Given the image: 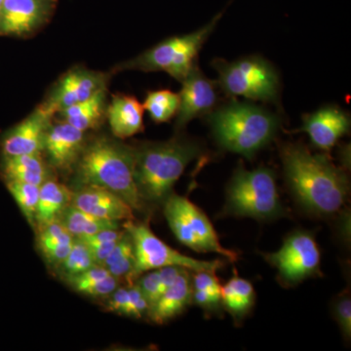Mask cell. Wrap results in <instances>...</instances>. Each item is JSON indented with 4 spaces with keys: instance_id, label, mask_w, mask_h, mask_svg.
Segmentation results:
<instances>
[{
    "instance_id": "26",
    "label": "cell",
    "mask_w": 351,
    "mask_h": 351,
    "mask_svg": "<svg viewBox=\"0 0 351 351\" xmlns=\"http://www.w3.org/2000/svg\"><path fill=\"white\" fill-rule=\"evenodd\" d=\"M179 106V94L170 90H157L147 94L143 107L156 123H165L177 114Z\"/></svg>"
},
{
    "instance_id": "2",
    "label": "cell",
    "mask_w": 351,
    "mask_h": 351,
    "mask_svg": "<svg viewBox=\"0 0 351 351\" xmlns=\"http://www.w3.org/2000/svg\"><path fill=\"white\" fill-rule=\"evenodd\" d=\"M201 152L197 143L184 138L134 147V177L144 204H163L186 166Z\"/></svg>"
},
{
    "instance_id": "29",
    "label": "cell",
    "mask_w": 351,
    "mask_h": 351,
    "mask_svg": "<svg viewBox=\"0 0 351 351\" xmlns=\"http://www.w3.org/2000/svg\"><path fill=\"white\" fill-rule=\"evenodd\" d=\"M119 285V279L115 278L112 274L106 277V278L100 279V280L93 281L84 284L75 288V292L80 294L87 295V297L96 298H107L108 295L112 294Z\"/></svg>"
},
{
    "instance_id": "35",
    "label": "cell",
    "mask_w": 351,
    "mask_h": 351,
    "mask_svg": "<svg viewBox=\"0 0 351 351\" xmlns=\"http://www.w3.org/2000/svg\"><path fill=\"white\" fill-rule=\"evenodd\" d=\"M193 302H195L196 306L202 307L208 313L218 311L219 306H221V300L212 297V295L207 294L204 291L193 290Z\"/></svg>"
},
{
    "instance_id": "36",
    "label": "cell",
    "mask_w": 351,
    "mask_h": 351,
    "mask_svg": "<svg viewBox=\"0 0 351 351\" xmlns=\"http://www.w3.org/2000/svg\"><path fill=\"white\" fill-rule=\"evenodd\" d=\"M184 267H161L158 270L159 280H160L161 288H162V293L166 289L169 288L173 284L177 281L179 276H181L182 271H184Z\"/></svg>"
},
{
    "instance_id": "10",
    "label": "cell",
    "mask_w": 351,
    "mask_h": 351,
    "mask_svg": "<svg viewBox=\"0 0 351 351\" xmlns=\"http://www.w3.org/2000/svg\"><path fill=\"white\" fill-rule=\"evenodd\" d=\"M263 256L285 285H297L320 274L319 248L313 233L306 230L291 233L278 251Z\"/></svg>"
},
{
    "instance_id": "30",
    "label": "cell",
    "mask_w": 351,
    "mask_h": 351,
    "mask_svg": "<svg viewBox=\"0 0 351 351\" xmlns=\"http://www.w3.org/2000/svg\"><path fill=\"white\" fill-rule=\"evenodd\" d=\"M138 277L140 278L136 284L144 294L145 299L149 302V309H151L152 306L158 300V298L160 297V295L162 294L158 270H149V271H147V274H141Z\"/></svg>"
},
{
    "instance_id": "34",
    "label": "cell",
    "mask_w": 351,
    "mask_h": 351,
    "mask_svg": "<svg viewBox=\"0 0 351 351\" xmlns=\"http://www.w3.org/2000/svg\"><path fill=\"white\" fill-rule=\"evenodd\" d=\"M105 309L110 313L126 315L127 307L129 302V287H117L112 293L105 298Z\"/></svg>"
},
{
    "instance_id": "14",
    "label": "cell",
    "mask_w": 351,
    "mask_h": 351,
    "mask_svg": "<svg viewBox=\"0 0 351 351\" xmlns=\"http://www.w3.org/2000/svg\"><path fill=\"white\" fill-rule=\"evenodd\" d=\"M49 0H4L0 34L24 36L38 29L49 13Z\"/></svg>"
},
{
    "instance_id": "25",
    "label": "cell",
    "mask_w": 351,
    "mask_h": 351,
    "mask_svg": "<svg viewBox=\"0 0 351 351\" xmlns=\"http://www.w3.org/2000/svg\"><path fill=\"white\" fill-rule=\"evenodd\" d=\"M135 253L130 234L126 232L117 242L103 267L115 278H126L133 282V271L135 269Z\"/></svg>"
},
{
    "instance_id": "32",
    "label": "cell",
    "mask_w": 351,
    "mask_h": 351,
    "mask_svg": "<svg viewBox=\"0 0 351 351\" xmlns=\"http://www.w3.org/2000/svg\"><path fill=\"white\" fill-rule=\"evenodd\" d=\"M191 282L193 290L204 291L212 297L221 300V285L215 272L196 271L193 274Z\"/></svg>"
},
{
    "instance_id": "21",
    "label": "cell",
    "mask_w": 351,
    "mask_h": 351,
    "mask_svg": "<svg viewBox=\"0 0 351 351\" xmlns=\"http://www.w3.org/2000/svg\"><path fill=\"white\" fill-rule=\"evenodd\" d=\"M2 175L6 182H27L41 186L48 179L41 154L4 156Z\"/></svg>"
},
{
    "instance_id": "27",
    "label": "cell",
    "mask_w": 351,
    "mask_h": 351,
    "mask_svg": "<svg viewBox=\"0 0 351 351\" xmlns=\"http://www.w3.org/2000/svg\"><path fill=\"white\" fill-rule=\"evenodd\" d=\"M94 265L96 263L87 245L75 239L66 257L53 269L60 278L66 279L69 276L82 274Z\"/></svg>"
},
{
    "instance_id": "1",
    "label": "cell",
    "mask_w": 351,
    "mask_h": 351,
    "mask_svg": "<svg viewBox=\"0 0 351 351\" xmlns=\"http://www.w3.org/2000/svg\"><path fill=\"white\" fill-rule=\"evenodd\" d=\"M281 158L289 188L304 209L321 216L339 211L350 191L345 171L302 145H284Z\"/></svg>"
},
{
    "instance_id": "31",
    "label": "cell",
    "mask_w": 351,
    "mask_h": 351,
    "mask_svg": "<svg viewBox=\"0 0 351 351\" xmlns=\"http://www.w3.org/2000/svg\"><path fill=\"white\" fill-rule=\"evenodd\" d=\"M332 314L346 339L351 336V300L350 295H339L332 306Z\"/></svg>"
},
{
    "instance_id": "37",
    "label": "cell",
    "mask_w": 351,
    "mask_h": 351,
    "mask_svg": "<svg viewBox=\"0 0 351 351\" xmlns=\"http://www.w3.org/2000/svg\"><path fill=\"white\" fill-rule=\"evenodd\" d=\"M4 0H0V9H1L2 3H3Z\"/></svg>"
},
{
    "instance_id": "9",
    "label": "cell",
    "mask_w": 351,
    "mask_h": 351,
    "mask_svg": "<svg viewBox=\"0 0 351 351\" xmlns=\"http://www.w3.org/2000/svg\"><path fill=\"white\" fill-rule=\"evenodd\" d=\"M214 66L226 94L255 101H272L278 94L276 69L262 58H243L232 63L217 60Z\"/></svg>"
},
{
    "instance_id": "19",
    "label": "cell",
    "mask_w": 351,
    "mask_h": 351,
    "mask_svg": "<svg viewBox=\"0 0 351 351\" xmlns=\"http://www.w3.org/2000/svg\"><path fill=\"white\" fill-rule=\"evenodd\" d=\"M73 191L56 180L47 179L39 189V197L36 213V228L59 219L64 210L71 204Z\"/></svg>"
},
{
    "instance_id": "7",
    "label": "cell",
    "mask_w": 351,
    "mask_h": 351,
    "mask_svg": "<svg viewBox=\"0 0 351 351\" xmlns=\"http://www.w3.org/2000/svg\"><path fill=\"white\" fill-rule=\"evenodd\" d=\"M164 216L171 230L184 246L200 253H217L235 262L237 252L223 247L206 215L184 196L171 193L164 201Z\"/></svg>"
},
{
    "instance_id": "11",
    "label": "cell",
    "mask_w": 351,
    "mask_h": 351,
    "mask_svg": "<svg viewBox=\"0 0 351 351\" xmlns=\"http://www.w3.org/2000/svg\"><path fill=\"white\" fill-rule=\"evenodd\" d=\"M53 113L45 105L41 106L9 132L2 142L4 156L41 154Z\"/></svg>"
},
{
    "instance_id": "16",
    "label": "cell",
    "mask_w": 351,
    "mask_h": 351,
    "mask_svg": "<svg viewBox=\"0 0 351 351\" xmlns=\"http://www.w3.org/2000/svg\"><path fill=\"white\" fill-rule=\"evenodd\" d=\"M350 129V120L346 112L339 108L327 107L306 115L300 131L308 134L316 147L329 152Z\"/></svg>"
},
{
    "instance_id": "24",
    "label": "cell",
    "mask_w": 351,
    "mask_h": 351,
    "mask_svg": "<svg viewBox=\"0 0 351 351\" xmlns=\"http://www.w3.org/2000/svg\"><path fill=\"white\" fill-rule=\"evenodd\" d=\"M59 221L75 239H85L108 228H120L119 223L117 221L97 218L73 204H69L64 210Z\"/></svg>"
},
{
    "instance_id": "20",
    "label": "cell",
    "mask_w": 351,
    "mask_h": 351,
    "mask_svg": "<svg viewBox=\"0 0 351 351\" xmlns=\"http://www.w3.org/2000/svg\"><path fill=\"white\" fill-rule=\"evenodd\" d=\"M75 237L57 219L38 230V247L50 267H57L71 251Z\"/></svg>"
},
{
    "instance_id": "8",
    "label": "cell",
    "mask_w": 351,
    "mask_h": 351,
    "mask_svg": "<svg viewBox=\"0 0 351 351\" xmlns=\"http://www.w3.org/2000/svg\"><path fill=\"white\" fill-rule=\"evenodd\" d=\"M123 228L130 234L134 245L136 262L133 281L149 270L171 265L184 267L189 271L215 274L226 265L223 260L200 261L182 255L158 239L147 223H134L133 219H130L124 223Z\"/></svg>"
},
{
    "instance_id": "33",
    "label": "cell",
    "mask_w": 351,
    "mask_h": 351,
    "mask_svg": "<svg viewBox=\"0 0 351 351\" xmlns=\"http://www.w3.org/2000/svg\"><path fill=\"white\" fill-rule=\"evenodd\" d=\"M149 304L137 284L129 286V302L126 315L128 317L142 318L147 315Z\"/></svg>"
},
{
    "instance_id": "22",
    "label": "cell",
    "mask_w": 351,
    "mask_h": 351,
    "mask_svg": "<svg viewBox=\"0 0 351 351\" xmlns=\"http://www.w3.org/2000/svg\"><path fill=\"white\" fill-rule=\"evenodd\" d=\"M255 289L250 281L239 277L237 271L226 285L221 286V306L232 314L237 322L243 319L255 304Z\"/></svg>"
},
{
    "instance_id": "28",
    "label": "cell",
    "mask_w": 351,
    "mask_h": 351,
    "mask_svg": "<svg viewBox=\"0 0 351 351\" xmlns=\"http://www.w3.org/2000/svg\"><path fill=\"white\" fill-rule=\"evenodd\" d=\"M7 189L32 228H36V213L40 186L27 182H6Z\"/></svg>"
},
{
    "instance_id": "18",
    "label": "cell",
    "mask_w": 351,
    "mask_h": 351,
    "mask_svg": "<svg viewBox=\"0 0 351 351\" xmlns=\"http://www.w3.org/2000/svg\"><path fill=\"white\" fill-rule=\"evenodd\" d=\"M193 302V282L189 269H184L177 281L158 298L147 316L152 322L163 324L179 315Z\"/></svg>"
},
{
    "instance_id": "17",
    "label": "cell",
    "mask_w": 351,
    "mask_h": 351,
    "mask_svg": "<svg viewBox=\"0 0 351 351\" xmlns=\"http://www.w3.org/2000/svg\"><path fill=\"white\" fill-rule=\"evenodd\" d=\"M144 110L135 97L114 95L108 108V123L113 136L124 140L144 130Z\"/></svg>"
},
{
    "instance_id": "4",
    "label": "cell",
    "mask_w": 351,
    "mask_h": 351,
    "mask_svg": "<svg viewBox=\"0 0 351 351\" xmlns=\"http://www.w3.org/2000/svg\"><path fill=\"white\" fill-rule=\"evenodd\" d=\"M214 137L226 151L251 159L276 137L279 119L265 108L232 101L211 113L209 117Z\"/></svg>"
},
{
    "instance_id": "12",
    "label": "cell",
    "mask_w": 351,
    "mask_h": 351,
    "mask_svg": "<svg viewBox=\"0 0 351 351\" xmlns=\"http://www.w3.org/2000/svg\"><path fill=\"white\" fill-rule=\"evenodd\" d=\"M182 83L176 123L178 129L186 126L196 117L211 112L217 101L215 83L203 75L197 66L193 68Z\"/></svg>"
},
{
    "instance_id": "23",
    "label": "cell",
    "mask_w": 351,
    "mask_h": 351,
    "mask_svg": "<svg viewBox=\"0 0 351 351\" xmlns=\"http://www.w3.org/2000/svg\"><path fill=\"white\" fill-rule=\"evenodd\" d=\"M105 100V88H101L87 100L61 110L64 121L82 132L95 128L101 119Z\"/></svg>"
},
{
    "instance_id": "13",
    "label": "cell",
    "mask_w": 351,
    "mask_h": 351,
    "mask_svg": "<svg viewBox=\"0 0 351 351\" xmlns=\"http://www.w3.org/2000/svg\"><path fill=\"white\" fill-rule=\"evenodd\" d=\"M71 204L97 218L108 221L119 223L134 219L133 208L125 200L100 186H80L73 193Z\"/></svg>"
},
{
    "instance_id": "5",
    "label": "cell",
    "mask_w": 351,
    "mask_h": 351,
    "mask_svg": "<svg viewBox=\"0 0 351 351\" xmlns=\"http://www.w3.org/2000/svg\"><path fill=\"white\" fill-rule=\"evenodd\" d=\"M223 214L260 221L286 216L274 171L265 167L249 171L240 163L226 189Z\"/></svg>"
},
{
    "instance_id": "3",
    "label": "cell",
    "mask_w": 351,
    "mask_h": 351,
    "mask_svg": "<svg viewBox=\"0 0 351 351\" xmlns=\"http://www.w3.org/2000/svg\"><path fill=\"white\" fill-rule=\"evenodd\" d=\"M75 166L82 186L112 191L133 210L144 207L134 177V147L110 138H98L85 145Z\"/></svg>"
},
{
    "instance_id": "6",
    "label": "cell",
    "mask_w": 351,
    "mask_h": 351,
    "mask_svg": "<svg viewBox=\"0 0 351 351\" xmlns=\"http://www.w3.org/2000/svg\"><path fill=\"white\" fill-rule=\"evenodd\" d=\"M223 12H219L197 31L186 36H174L157 44L140 56L122 64V69L143 71H165L182 82L196 66L199 51L216 29Z\"/></svg>"
},
{
    "instance_id": "15",
    "label": "cell",
    "mask_w": 351,
    "mask_h": 351,
    "mask_svg": "<svg viewBox=\"0 0 351 351\" xmlns=\"http://www.w3.org/2000/svg\"><path fill=\"white\" fill-rule=\"evenodd\" d=\"M84 147V132L64 121L50 125L46 132L43 151L53 167L64 171L75 165Z\"/></svg>"
}]
</instances>
